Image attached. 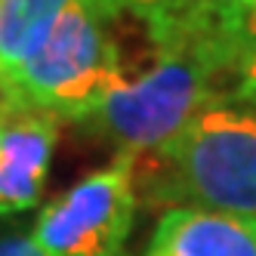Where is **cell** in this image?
<instances>
[{"label":"cell","instance_id":"1","mask_svg":"<svg viewBox=\"0 0 256 256\" xmlns=\"http://www.w3.org/2000/svg\"><path fill=\"white\" fill-rule=\"evenodd\" d=\"M148 158L154 176L136 186L152 204L256 219V108L216 96Z\"/></svg>","mask_w":256,"mask_h":256},{"label":"cell","instance_id":"2","mask_svg":"<svg viewBox=\"0 0 256 256\" xmlns=\"http://www.w3.org/2000/svg\"><path fill=\"white\" fill-rule=\"evenodd\" d=\"M118 12L108 0H74L44 46L0 90V105L80 126L124 84L120 46L112 31Z\"/></svg>","mask_w":256,"mask_h":256},{"label":"cell","instance_id":"3","mask_svg":"<svg viewBox=\"0 0 256 256\" xmlns=\"http://www.w3.org/2000/svg\"><path fill=\"white\" fill-rule=\"evenodd\" d=\"M222 71L198 44L160 46L154 65L136 80H124L80 126L118 145L120 154L148 158L216 96Z\"/></svg>","mask_w":256,"mask_h":256},{"label":"cell","instance_id":"4","mask_svg":"<svg viewBox=\"0 0 256 256\" xmlns=\"http://www.w3.org/2000/svg\"><path fill=\"white\" fill-rule=\"evenodd\" d=\"M136 207V158L118 154L52 200L31 238L44 256H124Z\"/></svg>","mask_w":256,"mask_h":256},{"label":"cell","instance_id":"5","mask_svg":"<svg viewBox=\"0 0 256 256\" xmlns=\"http://www.w3.org/2000/svg\"><path fill=\"white\" fill-rule=\"evenodd\" d=\"M56 142V118L0 105V216L25 213L40 200Z\"/></svg>","mask_w":256,"mask_h":256},{"label":"cell","instance_id":"6","mask_svg":"<svg viewBox=\"0 0 256 256\" xmlns=\"http://www.w3.org/2000/svg\"><path fill=\"white\" fill-rule=\"evenodd\" d=\"M145 256H256V219L188 207L167 210Z\"/></svg>","mask_w":256,"mask_h":256},{"label":"cell","instance_id":"7","mask_svg":"<svg viewBox=\"0 0 256 256\" xmlns=\"http://www.w3.org/2000/svg\"><path fill=\"white\" fill-rule=\"evenodd\" d=\"M74 0H0V90L44 46L52 25ZM124 12V0H108Z\"/></svg>","mask_w":256,"mask_h":256},{"label":"cell","instance_id":"8","mask_svg":"<svg viewBox=\"0 0 256 256\" xmlns=\"http://www.w3.org/2000/svg\"><path fill=\"white\" fill-rule=\"evenodd\" d=\"M200 50L222 74L256 56V0H226L200 31Z\"/></svg>","mask_w":256,"mask_h":256},{"label":"cell","instance_id":"9","mask_svg":"<svg viewBox=\"0 0 256 256\" xmlns=\"http://www.w3.org/2000/svg\"><path fill=\"white\" fill-rule=\"evenodd\" d=\"M228 96L247 108H256V56L234 68V86Z\"/></svg>","mask_w":256,"mask_h":256},{"label":"cell","instance_id":"10","mask_svg":"<svg viewBox=\"0 0 256 256\" xmlns=\"http://www.w3.org/2000/svg\"><path fill=\"white\" fill-rule=\"evenodd\" d=\"M0 256H44V253L28 232L10 228V232H0Z\"/></svg>","mask_w":256,"mask_h":256}]
</instances>
